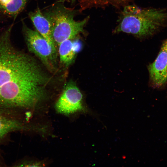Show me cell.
Returning a JSON list of instances; mask_svg holds the SVG:
<instances>
[{
    "label": "cell",
    "mask_w": 167,
    "mask_h": 167,
    "mask_svg": "<svg viewBox=\"0 0 167 167\" xmlns=\"http://www.w3.org/2000/svg\"><path fill=\"white\" fill-rule=\"evenodd\" d=\"M12 26L0 35V110L35 108L49 81L32 57L13 45Z\"/></svg>",
    "instance_id": "6da1fadb"
},
{
    "label": "cell",
    "mask_w": 167,
    "mask_h": 167,
    "mask_svg": "<svg viewBox=\"0 0 167 167\" xmlns=\"http://www.w3.org/2000/svg\"><path fill=\"white\" fill-rule=\"evenodd\" d=\"M167 27V10L141 8L134 5L124 7L115 33L122 32L143 38L152 36Z\"/></svg>",
    "instance_id": "7a4b0ae2"
},
{
    "label": "cell",
    "mask_w": 167,
    "mask_h": 167,
    "mask_svg": "<svg viewBox=\"0 0 167 167\" xmlns=\"http://www.w3.org/2000/svg\"><path fill=\"white\" fill-rule=\"evenodd\" d=\"M75 11L62 4L54 6L44 15L49 21L53 38L56 46L63 41L74 39L84 33V26L88 21L86 18L80 21L74 19Z\"/></svg>",
    "instance_id": "3957f363"
},
{
    "label": "cell",
    "mask_w": 167,
    "mask_h": 167,
    "mask_svg": "<svg viewBox=\"0 0 167 167\" xmlns=\"http://www.w3.org/2000/svg\"><path fill=\"white\" fill-rule=\"evenodd\" d=\"M23 31L28 50L38 58L49 69L54 68L56 49L54 48L38 32L28 28L24 23Z\"/></svg>",
    "instance_id": "277c9868"
},
{
    "label": "cell",
    "mask_w": 167,
    "mask_h": 167,
    "mask_svg": "<svg viewBox=\"0 0 167 167\" xmlns=\"http://www.w3.org/2000/svg\"><path fill=\"white\" fill-rule=\"evenodd\" d=\"M82 95L76 84L72 82L67 84L57 101L55 108L59 113L69 115L81 110Z\"/></svg>",
    "instance_id": "5b68a950"
},
{
    "label": "cell",
    "mask_w": 167,
    "mask_h": 167,
    "mask_svg": "<svg viewBox=\"0 0 167 167\" xmlns=\"http://www.w3.org/2000/svg\"><path fill=\"white\" fill-rule=\"evenodd\" d=\"M152 85L161 87L167 81V39L163 42L156 59L148 66Z\"/></svg>",
    "instance_id": "8992f818"
},
{
    "label": "cell",
    "mask_w": 167,
    "mask_h": 167,
    "mask_svg": "<svg viewBox=\"0 0 167 167\" xmlns=\"http://www.w3.org/2000/svg\"><path fill=\"white\" fill-rule=\"evenodd\" d=\"M29 16L37 32L54 48L56 49L52 37L50 24L40 9L38 8L34 11L30 12Z\"/></svg>",
    "instance_id": "52a82bcc"
},
{
    "label": "cell",
    "mask_w": 167,
    "mask_h": 167,
    "mask_svg": "<svg viewBox=\"0 0 167 167\" xmlns=\"http://www.w3.org/2000/svg\"><path fill=\"white\" fill-rule=\"evenodd\" d=\"M65 40L58 45L60 61L66 66L71 64L75 57L82 49V43L77 39Z\"/></svg>",
    "instance_id": "ba28073f"
},
{
    "label": "cell",
    "mask_w": 167,
    "mask_h": 167,
    "mask_svg": "<svg viewBox=\"0 0 167 167\" xmlns=\"http://www.w3.org/2000/svg\"><path fill=\"white\" fill-rule=\"evenodd\" d=\"M26 128L17 118L0 113V140L11 132L25 130Z\"/></svg>",
    "instance_id": "9c48e42d"
},
{
    "label": "cell",
    "mask_w": 167,
    "mask_h": 167,
    "mask_svg": "<svg viewBox=\"0 0 167 167\" xmlns=\"http://www.w3.org/2000/svg\"><path fill=\"white\" fill-rule=\"evenodd\" d=\"M28 1L11 0L6 4H0V10L8 15L15 16L24 9Z\"/></svg>",
    "instance_id": "30bf717a"
},
{
    "label": "cell",
    "mask_w": 167,
    "mask_h": 167,
    "mask_svg": "<svg viewBox=\"0 0 167 167\" xmlns=\"http://www.w3.org/2000/svg\"><path fill=\"white\" fill-rule=\"evenodd\" d=\"M82 9H84L93 5H101L106 3L104 0H77Z\"/></svg>",
    "instance_id": "8fae6325"
},
{
    "label": "cell",
    "mask_w": 167,
    "mask_h": 167,
    "mask_svg": "<svg viewBox=\"0 0 167 167\" xmlns=\"http://www.w3.org/2000/svg\"><path fill=\"white\" fill-rule=\"evenodd\" d=\"M106 2H110L111 4L116 5H125L130 0H104Z\"/></svg>",
    "instance_id": "7c38bea8"
},
{
    "label": "cell",
    "mask_w": 167,
    "mask_h": 167,
    "mask_svg": "<svg viewBox=\"0 0 167 167\" xmlns=\"http://www.w3.org/2000/svg\"><path fill=\"white\" fill-rule=\"evenodd\" d=\"M11 0H0V4L5 5L11 1Z\"/></svg>",
    "instance_id": "4fadbf2b"
}]
</instances>
